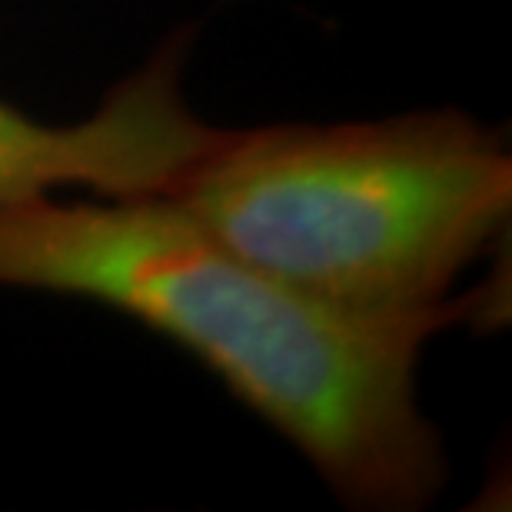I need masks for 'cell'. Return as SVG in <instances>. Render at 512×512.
Instances as JSON below:
<instances>
[{
  "mask_svg": "<svg viewBox=\"0 0 512 512\" xmlns=\"http://www.w3.org/2000/svg\"><path fill=\"white\" fill-rule=\"evenodd\" d=\"M0 286L90 300L167 336L366 512H416L443 493L449 459L419 406V360L433 336L499 310L496 286L423 316L333 310L163 193L4 200Z\"/></svg>",
  "mask_w": 512,
  "mask_h": 512,
  "instance_id": "6da1fadb",
  "label": "cell"
},
{
  "mask_svg": "<svg viewBox=\"0 0 512 512\" xmlns=\"http://www.w3.org/2000/svg\"><path fill=\"white\" fill-rule=\"evenodd\" d=\"M296 293L356 316H423L506 233L512 153L436 107L353 124L227 127L163 190Z\"/></svg>",
  "mask_w": 512,
  "mask_h": 512,
  "instance_id": "7a4b0ae2",
  "label": "cell"
},
{
  "mask_svg": "<svg viewBox=\"0 0 512 512\" xmlns=\"http://www.w3.org/2000/svg\"><path fill=\"white\" fill-rule=\"evenodd\" d=\"M183 57L187 37L167 40L74 124H47L0 100V203L74 187L110 197L167 190L227 130L193 114Z\"/></svg>",
  "mask_w": 512,
  "mask_h": 512,
  "instance_id": "3957f363",
  "label": "cell"
}]
</instances>
